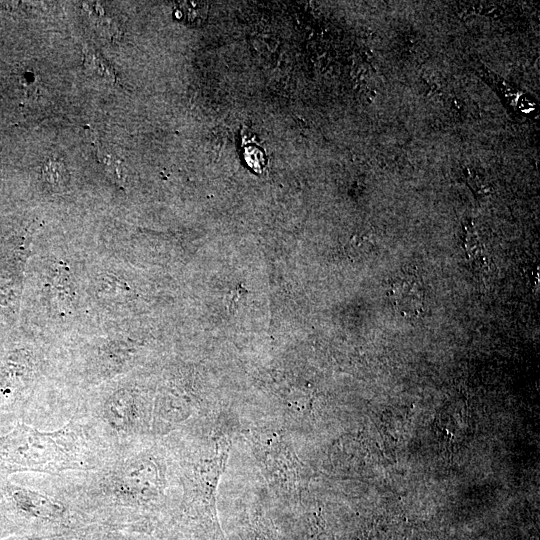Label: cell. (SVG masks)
Listing matches in <instances>:
<instances>
[{
  "label": "cell",
  "instance_id": "7a4b0ae2",
  "mask_svg": "<svg viewBox=\"0 0 540 540\" xmlns=\"http://www.w3.org/2000/svg\"><path fill=\"white\" fill-rule=\"evenodd\" d=\"M181 19L188 25L199 26L207 18L208 5L205 2L183 1L177 4Z\"/></svg>",
  "mask_w": 540,
  "mask_h": 540
},
{
  "label": "cell",
  "instance_id": "6da1fadb",
  "mask_svg": "<svg viewBox=\"0 0 540 540\" xmlns=\"http://www.w3.org/2000/svg\"><path fill=\"white\" fill-rule=\"evenodd\" d=\"M389 297L393 308L401 316H416L423 309L424 291L414 277L405 276L396 279L391 285Z\"/></svg>",
  "mask_w": 540,
  "mask_h": 540
}]
</instances>
